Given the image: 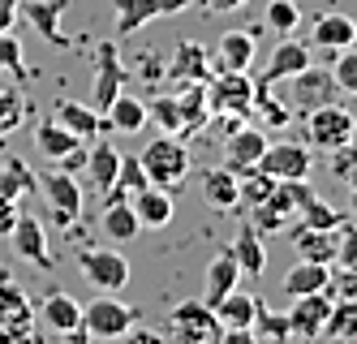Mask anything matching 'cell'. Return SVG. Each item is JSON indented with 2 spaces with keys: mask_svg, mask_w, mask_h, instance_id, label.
<instances>
[{
  "mask_svg": "<svg viewBox=\"0 0 357 344\" xmlns=\"http://www.w3.org/2000/svg\"><path fill=\"white\" fill-rule=\"evenodd\" d=\"M138 160H142L151 185L176 190V185L185 181V172H190V147H185L181 134H160V138H151V142L142 147Z\"/></svg>",
  "mask_w": 357,
  "mask_h": 344,
  "instance_id": "cell-1",
  "label": "cell"
},
{
  "mask_svg": "<svg viewBox=\"0 0 357 344\" xmlns=\"http://www.w3.org/2000/svg\"><path fill=\"white\" fill-rule=\"evenodd\" d=\"M336 99H340V87L331 77V69H323V65H305L301 73L284 77V103L297 117L323 108V103H336Z\"/></svg>",
  "mask_w": 357,
  "mask_h": 344,
  "instance_id": "cell-2",
  "label": "cell"
},
{
  "mask_svg": "<svg viewBox=\"0 0 357 344\" xmlns=\"http://www.w3.org/2000/svg\"><path fill=\"white\" fill-rule=\"evenodd\" d=\"M134 323H138V310L125 306L116 293H99L95 301L82 306V331L91 340H121Z\"/></svg>",
  "mask_w": 357,
  "mask_h": 344,
  "instance_id": "cell-3",
  "label": "cell"
},
{
  "mask_svg": "<svg viewBox=\"0 0 357 344\" xmlns=\"http://www.w3.org/2000/svg\"><path fill=\"white\" fill-rule=\"evenodd\" d=\"M353 134H357V121L344 103H323V108L305 112V138H310L314 151H336Z\"/></svg>",
  "mask_w": 357,
  "mask_h": 344,
  "instance_id": "cell-4",
  "label": "cell"
},
{
  "mask_svg": "<svg viewBox=\"0 0 357 344\" xmlns=\"http://www.w3.org/2000/svg\"><path fill=\"white\" fill-rule=\"evenodd\" d=\"M207 103H211V112L250 117V112H254V82H250V69H220V77L207 87Z\"/></svg>",
  "mask_w": 357,
  "mask_h": 344,
  "instance_id": "cell-5",
  "label": "cell"
},
{
  "mask_svg": "<svg viewBox=\"0 0 357 344\" xmlns=\"http://www.w3.org/2000/svg\"><path fill=\"white\" fill-rule=\"evenodd\" d=\"M168 331L176 344H215L220 336V319H215V310L207 301H181L172 310V319H168Z\"/></svg>",
  "mask_w": 357,
  "mask_h": 344,
  "instance_id": "cell-6",
  "label": "cell"
},
{
  "mask_svg": "<svg viewBox=\"0 0 357 344\" xmlns=\"http://www.w3.org/2000/svg\"><path fill=\"white\" fill-rule=\"evenodd\" d=\"M78 267L86 276V284H95L99 293H121L130 284V258H125L116 246L108 250H82L78 254Z\"/></svg>",
  "mask_w": 357,
  "mask_h": 344,
  "instance_id": "cell-7",
  "label": "cell"
},
{
  "mask_svg": "<svg viewBox=\"0 0 357 344\" xmlns=\"http://www.w3.org/2000/svg\"><path fill=\"white\" fill-rule=\"evenodd\" d=\"M331 301H336V297H331V288H323V293H305V297H293V306L284 310V314H289V340H319Z\"/></svg>",
  "mask_w": 357,
  "mask_h": 344,
  "instance_id": "cell-8",
  "label": "cell"
},
{
  "mask_svg": "<svg viewBox=\"0 0 357 344\" xmlns=\"http://www.w3.org/2000/svg\"><path fill=\"white\" fill-rule=\"evenodd\" d=\"M125 91V69H121V52L116 43H99V69H95V87H91V108L104 117L112 108V99Z\"/></svg>",
  "mask_w": 357,
  "mask_h": 344,
  "instance_id": "cell-9",
  "label": "cell"
},
{
  "mask_svg": "<svg viewBox=\"0 0 357 344\" xmlns=\"http://www.w3.org/2000/svg\"><path fill=\"white\" fill-rule=\"evenodd\" d=\"M9 246H13L17 258L35 262V267H43V271L56 267L52 250H47V232H43V224H39L35 216H17V220L9 224Z\"/></svg>",
  "mask_w": 357,
  "mask_h": 344,
  "instance_id": "cell-10",
  "label": "cell"
},
{
  "mask_svg": "<svg viewBox=\"0 0 357 344\" xmlns=\"http://www.w3.org/2000/svg\"><path fill=\"white\" fill-rule=\"evenodd\" d=\"M185 5H190V0H112V9H116V35H138L146 22L172 17V13H181Z\"/></svg>",
  "mask_w": 357,
  "mask_h": 344,
  "instance_id": "cell-11",
  "label": "cell"
},
{
  "mask_svg": "<svg viewBox=\"0 0 357 344\" xmlns=\"http://www.w3.org/2000/svg\"><path fill=\"white\" fill-rule=\"evenodd\" d=\"M259 168L275 181H301V177H310V147L305 142H267Z\"/></svg>",
  "mask_w": 357,
  "mask_h": 344,
  "instance_id": "cell-12",
  "label": "cell"
},
{
  "mask_svg": "<svg viewBox=\"0 0 357 344\" xmlns=\"http://www.w3.org/2000/svg\"><path fill=\"white\" fill-rule=\"evenodd\" d=\"M39 185H43V194H47V202H52V211H56L61 224H69V220L82 216V185H78V177H73V172L52 168V172L39 177Z\"/></svg>",
  "mask_w": 357,
  "mask_h": 344,
  "instance_id": "cell-13",
  "label": "cell"
},
{
  "mask_svg": "<svg viewBox=\"0 0 357 344\" xmlns=\"http://www.w3.org/2000/svg\"><path fill=\"white\" fill-rule=\"evenodd\" d=\"M99 232H104L112 246H125V241H134V237L142 232V224H138V216H134V202L125 198V194H104Z\"/></svg>",
  "mask_w": 357,
  "mask_h": 344,
  "instance_id": "cell-14",
  "label": "cell"
},
{
  "mask_svg": "<svg viewBox=\"0 0 357 344\" xmlns=\"http://www.w3.org/2000/svg\"><path fill=\"white\" fill-rule=\"evenodd\" d=\"M65 9H69V0H22V9H17V13L26 17V22H31L52 47H69V35L61 31Z\"/></svg>",
  "mask_w": 357,
  "mask_h": 344,
  "instance_id": "cell-15",
  "label": "cell"
},
{
  "mask_svg": "<svg viewBox=\"0 0 357 344\" xmlns=\"http://www.w3.org/2000/svg\"><path fill=\"white\" fill-rule=\"evenodd\" d=\"M305 65H314V57H310V47L305 43H297V39H280L275 47H271V57H267V69H263V87H275V82H284V77H293V73H301Z\"/></svg>",
  "mask_w": 357,
  "mask_h": 344,
  "instance_id": "cell-16",
  "label": "cell"
},
{
  "mask_svg": "<svg viewBox=\"0 0 357 344\" xmlns=\"http://www.w3.org/2000/svg\"><path fill=\"white\" fill-rule=\"evenodd\" d=\"M263 151H267V134L254 129V125H241V129H233V134L224 138V168H233V172L254 168L263 160Z\"/></svg>",
  "mask_w": 357,
  "mask_h": 344,
  "instance_id": "cell-17",
  "label": "cell"
},
{
  "mask_svg": "<svg viewBox=\"0 0 357 344\" xmlns=\"http://www.w3.org/2000/svg\"><path fill=\"white\" fill-rule=\"evenodd\" d=\"M130 202H134V216H138L142 228H168L172 216H176V202L164 185H142V190L130 194Z\"/></svg>",
  "mask_w": 357,
  "mask_h": 344,
  "instance_id": "cell-18",
  "label": "cell"
},
{
  "mask_svg": "<svg viewBox=\"0 0 357 344\" xmlns=\"http://www.w3.org/2000/svg\"><path fill=\"white\" fill-rule=\"evenodd\" d=\"M310 43L336 57V52H344V47L357 43V22H353L349 13H323V17L310 26Z\"/></svg>",
  "mask_w": 357,
  "mask_h": 344,
  "instance_id": "cell-19",
  "label": "cell"
},
{
  "mask_svg": "<svg viewBox=\"0 0 357 344\" xmlns=\"http://www.w3.org/2000/svg\"><path fill=\"white\" fill-rule=\"evenodd\" d=\"M241 284V267H237V258H233V250H220L215 258H211V267H207V288H202V301H207L211 310L233 293V288Z\"/></svg>",
  "mask_w": 357,
  "mask_h": 344,
  "instance_id": "cell-20",
  "label": "cell"
},
{
  "mask_svg": "<svg viewBox=\"0 0 357 344\" xmlns=\"http://www.w3.org/2000/svg\"><path fill=\"white\" fill-rule=\"evenodd\" d=\"M39 323H43L47 331H56V336L82 327V301L69 297V293H47L43 306H39Z\"/></svg>",
  "mask_w": 357,
  "mask_h": 344,
  "instance_id": "cell-21",
  "label": "cell"
},
{
  "mask_svg": "<svg viewBox=\"0 0 357 344\" xmlns=\"http://www.w3.org/2000/svg\"><path fill=\"white\" fill-rule=\"evenodd\" d=\"M293 250L297 258L305 262H336V228H310V224H301L293 228Z\"/></svg>",
  "mask_w": 357,
  "mask_h": 344,
  "instance_id": "cell-22",
  "label": "cell"
},
{
  "mask_svg": "<svg viewBox=\"0 0 357 344\" xmlns=\"http://www.w3.org/2000/svg\"><path fill=\"white\" fill-rule=\"evenodd\" d=\"M331 284V267L327 262H305V258H297V267L284 276V297L293 301V297H305V293H323V288Z\"/></svg>",
  "mask_w": 357,
  "mask_h": 344,
  "instance_id": "cell-23",
  "label": "cell"
},
{
  "mask_svg": "<svg viewBox=\"0 0 357 344\" xmlns=\"http://www.w3.org/2000/svg\"><path fill=\"white\" fill-rule=\"evenodd\" d=\"M202 198H207L215 211H233L241 202V190H237V172L233 168H207L202 172Z\"/></svg>",
  "mask_w": 357,
  "mask_h": 344,
  "instance_id": "cell-24",
  "label": "cell"
},
{
  "mask_svg": "<svg viewBox=\"0 0 357 344\" xmlns=\"http://www.w3.org/2000/svg\"><path fill=\"white\" fill-rule=\"evenodd\" d=\"M233 250V258H237V267H241V276H263V267H267V250H263V232L254 228V224H245L241 232H237V241L228 246Z\"/></svg>",
  "mask_w": 357,
  "mask_h": 344,
  "instance_id": "cell-25",
  "label": "cell"
},
{
  "mask_svg": "<svg viewBox=\"0 0 357 344\" xmlns=\"http://www.w3.org/2000/svg\"><path fill=\"white\" fill-rule=\"evenodd\" d=\"M146 125V103L138 95H116L112 108L104 112V129H116V134H138V129Z\"/></svg>",
  "mask_w": 357,
  "mask_h": 344,
  "instance_id": "cell-26",
  "label": "cell"
},
{
  "mask_svg": "<svg viewBox=\"0 0 357 344\" xmlns=\"http://www.w3.org/2000/svg\"><path fill=\"white\" fill-rule=\"evenodd\" d=\"M168 73H172V82H176V87L207 82V52H202L198 43H181V47L172 52V65H168Z\"/></svg>",
  "mask_w": 357,
  "mask_h": 344,
  "instance_id": "cell-27",
  "label": "cell"
},
{
  "mask_svg": "<svg viewBox=\"0 0 357 344\" xmlns=\"http://www.w3.org/2000/svg\"><path fill=\"white\" fill-rule=\"evenodd\" d=\"M56 121L69 129V134H78L82 142L95 138L99 129H104V117H99L91 103H78V99H61V103H56Z\"/></svg>",
  "mask_w": 357,
  "mask_h": 344,
  "instance_id": "cell-28",
  "label": "cell"
},
{
  "mask_svg": "<svg viewBox=\"0 0 357 344\" xmlns=\"http://www.w3.org/2000/svg\"><path fill=\"white\" fill-rule=\"evenodd\" d=\"M220 69H250L254 65V31H224L215 47Z\"/></svg>",
  "mask_w": 357,
  "mask_h": 344,
  "instance_id": "cell-29",
  "label": "cell"
},
{
  "mask_svg": "<svg viewBox=\"0 0 357 344\" xmlns=\"http://www.w3.org/2000/svg\"><path fill=\"white\" fill-rule=\"evenodd\" d=\"M116 164H121V151L112 142H95L86 151V177L99 194H108L112 190V181H116Z\"/></svg>",
  "mask_w": 357,
  "mask_h": 344,
  "instance_id": "cell-30",
  "label": "cell"
},
{
  "mask_svg": "<svg viewBox=\"0 0 357 344\" xmlns=\"http://www.w3.org/2000/svg\"><path fill=\"white\" fill-rule=\"evenodd\" d=\"M254 314H259V297L245 293V288L237 284L233 293H228L220 306H215V319L220 327H254Z\"/></svg>",
  "mask_w": 357,
  "mask_h": 344,
  "instance_id": "cell-31",
  "label": "cell"
},
{
  "mask_svg": "<svg viewBox=\"0 0 357 344\" xmlns=\"http://www.w3.org/2000/svg\"><path fill=\"white\" fill-rule=\"evenodd\" d=\"M35 147H39V155H43V160H61V155H69L73 147H82V138L78 134H69V129L52 117V121H43L39 129H35Z\"/></svg>",
  "mask_w": 357,
  "mask_h": 344,
  "instance_id": "cell-32",
  "label": "cell"
},
{
  "mask_svg": "<svg viewBox=\"0 0 357 344\" xmlns=\"http://www.w3.org/2000/svg\"><path fill=\"white\" fill-rule=\"evenodd\" d=\"M314 198V185H310V177H301V181H275V190H271V207L280 211L284 220H293V216H301V207Z\"/></svg>",
  "mask_w": 357,
  "mask_h": 344,
  "instance_id": "cell-33",
  "label": "cell"
},
{
  "mask_svg": "<svg viewBox=\"0 0 357 344\" xmlns=\"http://www.w3.org/2000/svg\"><path fill=\"white\" fill-rule=\"evenodd\" d=\"M323 336L336 340V344H357V301H344V297L331 301L327 323H323Z\"/></svg>",
  "mask_w": 357,
  "mask_h": 344,
  "instance_id": "cell-34",
  "label": "cell"
},
{
  "mask_svg": "<svg viewBox=\"0 0 357 344\" xmlns=\"http://www.w3.org/2000/svg\"><path fill=\"white\" fill-rule=\"evenodd\" d=\"M237 190H241V207H254V202L271 198L275 177H267L259 164H254V168H241V172H237Z\"/></svg>",
  "mask_w": 357,
  "mask_h": 344,
  "instance_id": "cell-35",
  "label": "cell"
},
{
  "mask_svg": "<svg viewBox=\"0 0 357 344\" xmlns=\"http://www.w3.org/2000/svg\"><path fill=\"white\" fill-rule=\"evenodd\" d=\"M31 190H35V172L26 168V160H17V155L5 160V172H0V194L17 202L22 194H31Z\"/></svg>",
  "mask_w": 357,
  "mask_h": 344,
  "instance_id": "cell-36",
  "label": "cell"
},
{
  "mask_svg": "<svg viewBox=\"0 0 357 344\" xmlns=\"http://www.w3.org/2000/svg\"><path fill=\"white\" fill-rule=\"evenodd\" d=\"M142 185H151V181H146L142 160H138V155H121V164H116V181H112V190H108V194H125V198H130L134 190H142Z\"/></svg>",
  "mask_w": 357,
  "mask_h": 344,
  "instance_id": "cell-37",
  "label": "cell"
},
{
  "mask_svg": "<svg viewBox=\"0 0 357 344\" xmlns=\"http://www.w3.org/2000/svg\"><path fill=\"white\" fill-rule=\"evenodd\" d=\"M263 22L271 26V31L284 39V35H293L297 31V22H301V9H297V0H267V13H263Z\"/></svg>",
  "mask_w": 357,
  "mask_h": 344,
  "instance_id": "cell-38",
  "label": "cell"
},
{
  "mask_svg": "<svg viewBox=\"0 0 357 344\" xmlns=\"http://www.w3.org/2000/svg\"><path fill=\"white\" fill-rule=\"evenodd\" d=\"M301 224H310V228H340L344 224V211L340 207H331L327 198H310V202H305L301 207Z\"/></svg>",
  "mask_w": 357,
  "mask_h": 344,
  "instance_id": "cell-39",
  "label": "cell"
},
{
  "mask_svg": "<svg viewBox=\"0 0 357 344\" xmlns=\"http://www.w3.org/2000/svg\"><path fill=\"white\" fill-rule=\"evenodd\" d=\"M146 121H155L164 134H181V103H176V95L151 99L146 103Z\"/></svg>",
  "mask_w": 357,
  "mask_h": 344,
  "instance_id": "cell-40",
  "label": "cell"
},
{
  "mask_svg": "<svg viewBox=\"0 0 357 344\" xmlns=\"http://www.w3.org/2000/svg\"><path fill=\"white\" fill-rule=\"evenodd\" d=\"M327 155H331V177L340 185H357V134L349 142H340L336 151H327Z\"/></svg>",
  "mask_w": 357,
  "mask_h": 344,
  "instance_id": "cell-41",
  "label": "cell"
},
{
  "mask_svg": "<svg viewBox=\"0 0 357 344\" xmlns=\"http://www.w3.org/2000/svg\"><path fill=\"white\" fill-rule=\"evenodd\" d=\"M331 77H336L340 95H353L357 99V43L336 52V61H331Z\"/></svg>",
  "mask_w": 357,
  "mask_h": 344,
  "instance_id": "cell-42",
  "label": "cell"
},
{
  "mask_svg": "<svg viewBox=\"0 0 357 344\" xmlns=\"http://www.w3.org/2000/svg\"><path fill=\"white\" fill-rule=\"evenodd\" d=\"M0 69H5L9 77H17V82L26 77V61H22V43H17L9 31L0 35Z\"/></svg>",
  "mask_w": 357,
  "mask_h": 344,
  "instance_id": "cell-43",
  "label": "cell"
},
{
  "mask_svg": "<svg viewBox=\"0 0 357 344\" xmlns=\"http://www.w3.org/2000/svg\"><path fill=\"white\" fill-rule=\"evenodd\" d=\"M17 125H22V95L9 91V87H0V138L13 134Z\"/></svg>",
  "mask_w": 357,
  "mask_h": 344,
  "instance_id": "cell-44",
  "label": "cell"
},
{
  "mask_svg": "<svg viewBox=\"0 0 357 344\" xmlns=\"http://www.w3.org/2000/svg\"><path fill=\"white\" fill-rule=\"evenodd\" d=\"M331 267H357V224L336 228V262Z\"/></svg>",
  "mask_w": 357,
  "mask_h": 344,
  "instance_id": "cell-45",
  "label": "cell"
},
{
  "mask_svg": "<svg viewBox=\"0 0 357 344\" xmlns=\"http://www.w3.org/2000/svg\"><path fill=\"white\" fill-rule=\"evenodd\" d=\"M250 224H254V228H259V232H280V228H289V220H284V216H280V211H275V207H271L267 198L250 207Z\"/></svg>",
  "mask_w": 357,
  "mask_h": 344,
  "instance_id": "cell-46",
  "label": "cell"
},
{
  "mask_svg": "<svg viewBox=\"0 0 357 344\" xmlns=\"http://www.w3.org/2000/svg\"><path fill=\"white\" fill-rule=\"evenodd\" d=\"M254 327L263 336H275V340H289V314H271L263 301H259V314H254Z\"/></svg>",
  "mask_w": 357,
  "mask_h": 344,
  "instance_id": "cell-47",
  "label": "cell"
},
{
  "mask_svg": "<svg viewBox=\"0 0 357 344\" xmlns=\"http://www.w3.org/2000/svg\"><path fill=\"white\" fill-rule=\"evenodd\" d=\"M331 297H344V301H357V267H331Z\"/></svg>",
  "mask_w": 357,
  "mask_h": 344,
  "instance_id": "cell-48",
  "label": "cell"
},
{
  "mask_svg": "<svg viewBox=\"0 0 357 344\" xmlns=\"http://www.w3.org/2000/svg\"><path fill=\"white\" fill-rule=\"evenodd\" d=\"M215 344H259V331L254 327H220Z\"/></svg>",
  "mask_w": 357,
  "mask_h": 344,
  "instance_id": "cell-49",
  "label": "cell"
},
{
  "mask_svg": "<svg viewBox=\"0 0 357 344\" xmlns=\"http://www.w3.org/2000/svg\"><path fill=\"white\" fill-rule=\"evenodd\" d=\"M56 168H61V172H73V177L86 172V151H82V147H73L69 155H61V160H56Z\"/></svg>",
  "mask_w": 357,
  "mask_h": 344,
  "instance_id": "cell-50",
  "label": "cell"
},
{
  "mask_svg": "<svg viewBox=\"0 0 357 344\" xmlns=\"http://www.w3.org/2000/svg\"><path fill=\"white\" fill-rule=\"evenodd\" d=\"M121 340H125V344H164V336H160V331H151V327H138V323H134L130 331H125Z\"/></svg>",
  "mask_w": 357,
  "mask_h": 344,
  "instance_id": "cell-51",
  "label": "cell"
},
{
  "mask_svg": "<svg viewBox=\"0 0 357 344\" xmlns=\"http://www.w3.org/2000/svg\"><path fill=\"white\" fill-rule=\"evenodd\" d=\"M17 9H22V0H0V35H5V31H13Z\"/></svg>",
  "mask_w": 357,
  "mask_h": 344,
  "instance_id": "cell-52",
  "label": "cell"
},
{
  "mask_svg": "<svg viewBox=\"0 0 357 344\" xmlns=\"http://www.w3.org/2000/svg\"><path fill=\"white\" fill-rule=\"evenodd\" d=\"M17 202L13 198H5V194H0V232H9V224L17 220V211H13Z\"/></svg>",
  "mask_w": 357,
  "mask_h": 344,
  "instance_id": "cell-53",
  "label": "cell"
},
{
  "mask_svg": "<svg viewBox=\"0 0 357 344\" xmlns=\"http://www.w3.org/2000/svg\"><path fill=\"white\" fill-rule=\"evenodd\" d=\"M250 0H207V9L211 13H237V9H245Z\"/></svg>",
  "mask_w": 357,
  "mask_h": 344,
  "instance_id": "cell-54",
  "label": "cell"
},
{
  "mask_svg": "<svg viewBox=\"0 0 357 344\" xmlns=\"http://www.w3.org/2000/svg\"><path fill=\"white\" fill-rule=\"evenodd\" d=\"M65 344H91V336L82 327H73V331H65Z\"/></svg>",
  "mask_w": 357,
  "mask_h": 344,
  "instance_id": "cell-55",
  "label": "cell"
},
{
  "mask_svg": "<svg viewBox=\"0 0 357 344\" xmlns=\"http://www.w3.org/2000/svg\"><path fill=\"white\" fill-rule=\"evenodd\" d=\"M349 211L357 216V185H349Z\"/></svg>",
  "mask_w": 357,
  "mask_h": 344,
  "instance_id": "cell-56",
  "label": "cell"
}]
</instances>
